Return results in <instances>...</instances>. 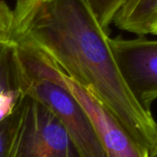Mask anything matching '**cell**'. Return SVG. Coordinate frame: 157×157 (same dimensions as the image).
<instances>
[{"label":"cell","instance_id":"ba28073f","mask_svg":"<svg viewBox=\"0 0 157 157\" xmlns=\"http://www.w3.org/2000/svg\"><path fill=\"white\" fill-rule=\"evenodd\" d=\"M100 26L108 31L116 15L127 0H86Z\"/></svg>","mask_w":157,"mask_h":157},{"label":"cell","instance_id":"5b68a950","mask_svg":"<svg viewBox=\"0 0 157 157\" xmlns=\"http://www.w3.org/2000/svg\"><path fill=\"white\" fill-rule=\"evenodd\" d=\"M121 77L139 105L149 114L157 99V40L144 36L125 40L109 38Z\"/></svg>","mask_w":157,"mask_h":157},{"label":"cell","instance_id":"30bf717a","mask_svg":"<svg viewBox=\"0 0 157 157\" xmlns=\"http://www.w3.org/2000/svg\"><path fill=\"white\" fill-rule=\"evenodd\" d=\"M17 109L0 121V157H6L7 155L17 119Z\"/></svg>","mask_w":157,"mask_h":157},{"label":"cell","instance_id":"6da1fadb","mask_svg":"<svg viewBox=\"0 0 157 157\" xmlns=\"http://www.w3.org/2000/svg\"><path fill=\"white\" fill-rule=\"evenodd\" d=\"M11 41L47 57L86 88L149 150L157 123L136 101L115 62L109 37L86 0H17Z\"/></svg>","mask_w":157,"mask_h":157},{"label":"cell","instance_id":"7a4b0ae2","mask_svg":"<svg viewBox=\"0 0 157 157\" xmlns=\"http://www.w3.org/2000/svg\"><path fill=\"white\" fill-rule=\"evenodd\" d=\"M15 48L19 66L25 73L58 83L76 98L88 115L108 157H149L148 150L140 145L86 88L37 51L22 45Z\"/></svg>","mask_w":157,"mask_h":157},{"label":"cell","instance_id":"3957f363","mask_svg":"<svg viewBox=\"0 0 157 157\" xmlns=\"http://www.w3.org/2000/svg\"><path fill=\"white\" fill-rule=\"evenodd\" d=\"M6 157H82L55 114L34 98L25 95Z\"/></svg>","mask_w":157,"mask_h":157},{"label":"cell","instance_id":"9c48e42d","mask_svg":"<svg viewBox=\"0 0 157 157\" xmlns=\"http://www.w3.org/2000/svg\"><path fill=\"white\" fill-rule=\"evenodd\" d=\"M13 27V10L0 0V46L13 44L11 41Z\"/></svg>","mask_w":157,"mask_h":157},{"label":"cell","instance_id":"277c9868","mask_svg":"<svg viewBox=\"0 0 157 157\" xmlns=\"http://www.w3.org/2000/svg\"><path fill=\"white\" fill-rule=\"evenodd\" d=\"M20 70L25 94L39 100L55 114L81 156L108 157L88 115L64 86L49 79L30 75L21 68Z\"/></svg>","mask_w":157,"mask_h":157},{"label":"cell","instance_id":"7c38bea8","mask_svg":"<svg viewBox=\"0 0 157 157\" xmlns=\"http://www.w3.org/2000/svg\"><path fill=\"white\" fill-rule=\"evenodd\" d=\"M150 34H154V35H157V21L153 25V27L150 29Z\"/></svg>","mask_w":157,"mask_h":157},{"label":"cell","instance_id":"52a82bcc","mask_svg":"<svg viewBox=\"0 0 157 157\" xmlns=\"http://www.w3.org/2000/svg\"><path fill=\"white\" fill-rule=\"evenodd\" d=\"M157 21V0H127L113 22L125 31L144 36Z\"/></svg>","mask_w":157,"mask_h":157},{"label":"cell","instance_id":"8992f818","mask_svg":"<svg viewBox=\"0 0 157 157\" xmlns=\"http://www.w3.org/2000/svg\"><path fill=\"white\" fill-rule=\"evenodd\" d=\"M22 73L14 44L0 46V121L12 114L25 97Z\"/></svg>","mask_w":157,"mask_h":157},{"label":"cell","instance_id":"8fae6325","mask_svg":"<svg viewBox=\"0 0 157 157\" xmlns=\"http://www.w3.org/2000/svg\"><path fill=\"white\" fill-rule=\"evenodd\" d=\"M149 157H157V139L154 145L149 149Z\"/></svg>","mask_w":157,"mask_h":157}]
</instances>
